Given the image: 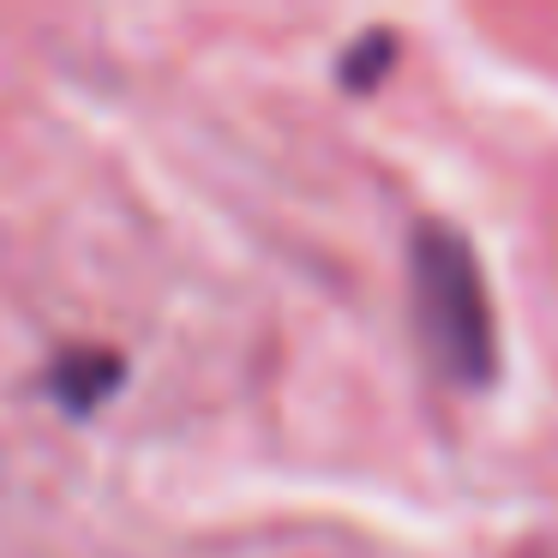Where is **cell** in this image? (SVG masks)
I'll return each instance as SVG.
<instances>
[{
    "instance_id": "7a4b0ae2",
    "label": "cell",
    "mask_w": 558,
    "mask_h": 558,
    "mask_svg": "<svg viewBox=\"0 0 558 558\" xmlns=\"http://www.w3.org/2000/svg\"><path fill=\"white\" fill-rule=\"evenodd\" d=\"M114 385H121V354L114 349H66V354H54V366H49V390L66 402L73 414H90L102 397H114Z\"/></svg>"
},
{
    "instance_id": "3957f363",
    "label": "cell",
    "mask_w": 558,
    "mask_h": 558,
    "mask_svg": "<svg viewBox=\"0 0 558 558\" xmlns=\"http://www.w3.org/2000/svg\"><path fill=\"white\" fill-rule=\"evenodd\" d=\"M390 61H397V43H390L385 31H373V37L349 43V54H342V85H349V90H373L378 73H385Z\"/></svg>"
},
{
    "instance_id": "6da1fadb",
    "label": "cell",
    "mask_w": 558,
    "mask_h": 558,
    "mask_svg": "<svg viewBox=\"0 0 558 558\" xmlns=\"http://www.w3.org/2000/svg\"><path fill=\"white\" fill-rule=\"evenodd\" d=\"M409 282H414V325L438 373L481 390L498 378V325L486 301V277L469 241L445 222H421L409 241Z\"/></svg>"
}]
</instances>
